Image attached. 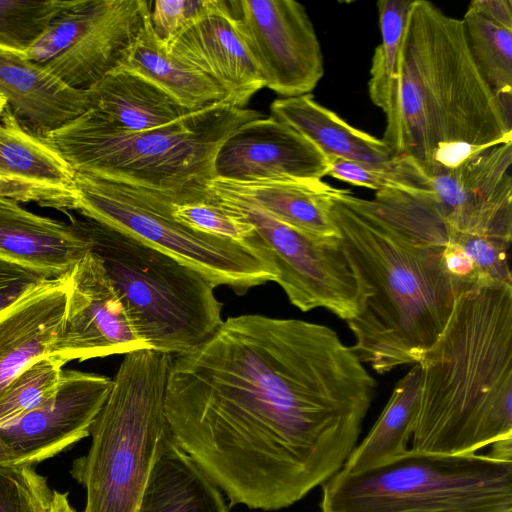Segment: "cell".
<instances>
[{
	"label": "cell",
	"instance_id": "25",
	"mask_svg": "<svg viewBox=\"0 0 512 512\" xmlns=\"http://www.w3.org/2000/svg\"><path fill=\"white\" fill-rule=\"evenodd\" d=\"M120 66L150 80L189 111L232 104L222 86L166 49L151 26L150 16Z\"/></svg>",
	"mask_w": 512,
	"mask_h": 512
},
{
	"label": "cell",
	"instance_id": "22",
	"mask_svg": "<svg viewBox=\"0 0 512 512\" xmlns=\"http://www.w3.org/2000/svg\"><path fill=\"white\" fill-rule=\"evenodd\" d=\"M137 512H229L220 488L178 445L161 438Z\"/></svg>",
	"mask_w": 512,
	"mask_h": 512
},
{
	"label": "cell",
	"instance_id": "3",
	"mask_svg": "<svg viewBox=\"0 0 512 512\" xmlns=\"http://www.w3.org/2000/svg\"><path fill=\"white\" fill-rule=\"evenodd\" d=\"M383 141L432 174L512 143V117L479 72L462 19L412 0Z\"/></svg>",
	"mask_w": 512,
	"mask_h": 512
},
{
	"label": "cell",
	"instance_id": "9",
	"mask_svg": "<svg viewBox=\"0 0 512 512\" xmlns=\"http://www.w3.org/2000/svg\"><path fill=\"white\" fill-rule=\"evenodd\" d=\"M512 143L492 146L460 165L422 173L411 189H383L369 199L394 226L446 244L457 231L512 240Z\"/></svg>",
	"mask_w": 512,
	"mask_h": 512
},
{
	"label": "cell",
	"instance_id": "33",
	"mask_svg": "<svg viewBox=\"0 0 512 512\" xmlns=\"http://www.w3.org/2000/svg\"><path fill=\"white\" fill-rule=\"evenodd\" d=\"M456 246L470 261L476 284H512L508 263L511 242L487 237L448 231L446 244Z\"/></svg>",
	"mask_w": 512,
	"mask_h": 512
},
{
	"label": "cell",
	"instance_id": "15",
	"mask_svg": "<svg viewBox=\"0 0 512 512\" xmlns=\"http://www.w3.org/2000/svg\"><path fill=\"white\" fill-rule=\"evenodd\" d=\"M112 384L102 374L63 369L51 397L0 428L14 463L35 466L90 436Z\"/></svg>",
	"mask_w": 512,
	"mask_h": 512
},
{
	"label": "cell",
	"instance_id": "14",
	"mask_svg": "<svg viewBox=\"0 0 512 512\" xmlns=\"http://www.w3.org/2000/svg\"><path fill=\"white\" fill-rule=\"evenodd\" d=\"M149 349L133 329L100 257L90 251L68 278L63 321L51 354L64 364Z\"/></svg>",
	"mask_w": 512,
	"mask_h": 512
},
{
	"label": "cell",
	"instance_id": "31",
	"mask_svg": "<svg viewBox=\"0 0 512 512\" xmlns=\"http://www.w3.org/2000/svg\"><path fill=\"white\" fill-rule=\"evenodd\" d=\"M64 365L53 356H45L21 371L0 395V428L51 397L57 389Z\"/></svg>",
	"mask_w": 512,
	"mask_h": 512
},
{
	"label": "cell",
	"instance_id": "23",
	"mask_svg": "<svg viewBox=\"0 0 512 512\" xmlns=\"http://www.w3.org/2000/svg\"><path fill=\"white\" fill-rule=\"evenodd\" d=\"M270 116L302 134L327 158L371 166L387 165L396 158L382 139L349 125L311 94L274 100Z\"/></svg>",
	"mask_w": 512,
	"mask_h": 512
},
{
	"label": "cell",
	"instance_id": "6",
	"mask_svg": "<svg viewBox=\"0 0 512 512\" xmlns=\"http://www.w3.org/2000/svg\"><path fill=\"white\" fill-rule=\"evenodd\" d=\"M171 355L127 353L91 430L88 452L70 473L85 490L82 512H137L158 444L170 430L165 393Z\"/></svg>",
	"mask_w": 512,
	"mask_h": 512
},
{
	"label": "cell",
	"instance_id": "10",
	"mask_svg": "<svg viewBox=\"0 0 512 512\" xmlns=\"http://www.w3.org/2000/svg\"><path fill=\"white\" fill-rule=\"evenodd\" d=\"M76 210L152 246L237 295L274 281L240 243L194 231L175 221L169 195L75 173Z\"/></svg>",
	"mask_w": 512,
	"mask_h": 512
},
{
	"label": "cell",
	"instance_id": "26",
	"mask_svg": "<svg viewBox=\"0 0 512 512\" xmlns=\"http://www.w3.org/2000/svg\"><path fill=\"white\" fill-rule=\"evenodd\" d=\"M420 394L421 371L419 364H414L397 382L374 426L355 447L342 469L361 471L405 453L414 431Z\"/></svg>",
	"mask_w": 512,
	"mask_h": 512
},
{
	"label": "cell",
	"instance_id": "37",
	"mask_svg": "<svg viewBox=\"0 0 512 512\" xmlns=\"http://www.w3.org/2000/svg\"><path fill=\"white\" fill-rule=\"evenodd\" d=\"M47 280L34 271L0 260V314Z\"/></svg>",
	"mask_w": 512,
	"mask_h": 512
},
{
	"label": "cell",
	"instance_id": "28",
	"mask_svg": "<svg viewBox=\"0 0 512 512\" xmlns=\"http://www.w3.org/2000/svg\"><path fill=\"white\" fill-rule=\"evenodd\" d=\"M462 22L479 72L512 117V29L487 19L470 5Z\"/></svg>",
	"mask_w": 512,
	"mask_h": 512
},
{
	"label": "cell",
	"instance_id": "2",
	"mask_svg": "<svg viewBox=\"0 0 512 512\" xmlns=\"http://www.w3.org/2000/svg\"><path fill=\"white\" fill-rule=\"evenodd\" d=\"M328 208L357 281V313L346 321L353 350L379 374L418 364L445 329L459 287L445 245L394 226L349 190L334 187Z\"/></svg>",
	"mask_w": 512,
	"mask_h": 512
},
{
	"label": "cell",
	"instance_id": "11",
	"mask_svg": "<svg viewBox=\"0 0 512 512\" xmlns=\"http://www.w3.org/2000/svg\"><path fill=\"white\" fill-rule=\"evenodd\" d=\"M214 198L252 225L253 233L243 246L273 275L294 306L303 312L321 307L345 321L356 315L357 281L340 236L308 235L250 204Z\"/></svg>",
	"mask_w": 512,
	"mask_h": 512
},
{
	"label": "cell",
	"instance_id": "7",
	"mask_svg": "<svg viewBox=\"0 0 512 512\" xmlns=\"http://www.w3.org/2000/svg\"><path fill=\"white\" fill-rule=\"evenodd\" d=\"M73 219L102 260L133 329L149 349L182 354L221 325L216 287L201 273L105 224Z\"/></svg>",
	"mask_w": 512,
	"mask_h": 512
},
{
	"label": "cell",
	"instance_id": "17",
	"mask_svg": "<svg viewBox=\"0 0 512 512\" xmlns=\"http://www.w3.org/2000/svg\"><path fill=\"white\" fill-rule=\"evenodd\" d=\"M165 47L222 86L234 106L247 108L252 96L264 87L225 0H210Z\"/></svg>",
	"mask_w": 512,
	"mask_h": 512
},
{
	"label": "cell",
	"instance_id": "34",
	"mask_svg": "<svg viewBox=\"0 0 512 512\" xmlns=\"http://www.w3.org/2000/svg\"><path fill=\"white\" fill-rule=\"evenodd\" d=\"M52 492L35 466L0 464V512H44Z\"/></svg>",
	"mask_w": 512,
	"mask_h": 512
},
{
	"label": "cell",
	"instance_id": "27",
	"mask_svg": "<svg viewBox=\"0 0 512 512\" xmlns=\"http://www.w3.org/2000/svg\"><path fill=\"white\" fill-rule=\"evenodd\" d=\"M0 176L75 191V172L6 106L0 117Z\"/></svg>",
	"mask_w": 512,
	"mask_h": 512
},
{
	"label": "cell",
	"instance_id": "40",
	"mask_svg": "<svg viewBox=\"0 0 512 512\" xmlns=\"http://www.w3.org/2000/svg\"><path fill=\"white\" fill-rule=\"evenodd\" d=\"M492 445L493 448L488 454L490 457L505 462H512V436L499 439L492 443Z\"/></svg>",
	"mask_w": 512,
	"mask_h": 512
},
{
	"label": "cell",
	"instance_id": "41",
	"mask_svg": "<svg viewBox=\"0 0 512 512\" xmlns=\"http://www.w3.org/2000/svg\"><path fill=\"white\" fill-rule=\"evenodd\" d=\"M2 463H14V455L0 438V464Z\"/></svg>",
	"mask_w": 512,
	"mask_h": 512
},
{
	"label": "cell",
	"instance_id": "39",
	"mask_svg": "<svg viewBox=\"0 0 512 512\" xmlns=\"http://www.w3.org/2000/svg\"><path fill=\"white\" fill-rule=\"evenodd\" d=\"M68 492L53 489L51 499L44 512H76L71 505Z\"/></svg>",
	"mask_w": 512,
	"mask_h": 512
},
{
	"label": "cell",
	"instance_id": "20",
	"mask_svg": "<svg viewBox=\"0 0 512 512\" xmlns=\"http://www.w3.org/2000/svg\"><path fill=\"white\" fill-rule=\"evenodd\" d=\"M67 295L68 278L47 280L0 314V395L26 367L50 356Z\"/></svg>",
	"mask_w": 512,
	"mask_h": 512
},
{
	"label": "cell",
	"instance_id": "38",
	"mask_svg": "<svg viewBox=\"0 0 512 512\" xmlns=\"http://www.w3.org/2000/svg\"><path fill=\"white\" fill-rule=\"evenodd\" d=\"M470 6L487 19L512 29L511 0H474Z\"/></svg>",
	"mask_w": 512,
	"mask_h": 512
},
{
	"label": "cell",
	"instance_id": "35",
	"mask_svg": "<svg viewBox=\"0 0 512 512\" xmlns=\"http://www.w3.org/2000/svg\"><path fill=\"white\" fill-rule=\"evenodd\" d=\"M328 175L338 180L373 189H400L405 183L403 161L400 156L383 166H371L357 162L328 158Z\"/></svg>",
	"mask_w": 512,
	"mask_h": 512
},
{
	"label": "cell",
	"instance_id": "16",
	"mask_svg": "<svg viewBox=\"0 0 512 512\" xmlns=\"http://www.w3.org/2000/svg\"><path fill=\"white\" fill-rule=\"evenodd\" d=\"M328 158L306 137L272 117L250 120L221 145L214 176L227 181L322 180Z\"/></svg>",
	"mask_w": 512,
	"mask_h": 512
},
{
	"label": "cell",
	"instance_id": "32",
	"mask_svg": "<svg viewBox=\"0 0 512 512\" xmlns=\"http://www.w3.org/2000/svg\"><path fill=\"white\" fill-rule=\"evenodd\" d=\"M169 212L178 223L194 231L243 243L252 235V225L234 208L209 194L208 198L176 201L169 195Z\"/></svg>",
	"mask_w": 512,
	"mask_h": 512
},
{
	"label": "cell",
	"instance_id": "12",
	"mask_svg": "<svg viewBox=\"0 0 512 512\" xmlns=\"http://www.w3.org/2000/svg\"><path fill=\"white\" fill-rule=\"evenodd\" d=\"M146 0H72L23 54L88 90L121 65L150 16Z\"/></svg>",
	"mask_w": 512,
	"mask_h": 512
},
{
	"label": "cell",
	"instance_id": "24",
	"mask_svg": "<svg viewBox=\"0 0 512 512\" xmlns=\"http://www.w3.org/2000/svg\"><path fill=\"white\" fill-rule=\"evenodd\" d=\"M88 92L92 108L119 130L153 129L193 112L150 80L123 66L110 71Z\"/></svg>",
	"mask_w": 512,
	"mask_h": 512
},
{
	"label": "cell",
	"instance_id": "4",
	"mask_svg": "<svg viewBox=\"0 0 512 512\" xmlns=\"http://www.w3.org/2000/svg\"><path fill=\"white\" fill-rule=\"evenodd\" d=\"M411 449L466 454L512 436V284L460 286L419 361Z\"/></svg>",
	"mask_w": 512,
	"mask_h": 512
},
{
	"label": "cell",
	"instance_id": "8",
	"mask_svg": "<svg viewBox=\"0 0 512 512\" xmlns=\"http://www.w3.org/2000/svg\"><path fill=\"white\" fill-rule=\"evenodd\" d=\"M322 487L321 512H512V462L475 453L408 449Z\"/></svg>",
	"mask_w": 512,
	"mask_h": 512
},
{
	"label": "cell",
	"instance_id": "29",
	"mask_svg": "<svg viewBox=\"0 0 512 512\" xmlns=\"http://www.w3.org/2000/svg\"><path fill=\"white\" fill-rule=\"evenodd\" d=\"M411 2L380 0L376 4L381 42L374 50L368 92L373 104L386 116L394 104L400 46Z\"/></svg>",
	"mask_w": 512,
	"mask_h": 512
},
{
	"label": "cell",
	"instance_id": "21",
	"mask_svg": "<svg viewBox=\"0 0 512 512\" xmlns=\"http://www.w3.org/2000/svg\"><path fill=\"white\" fill-rule=\"evenodd\" d=\"M333 186L322 180H265L234 182L214 178L206 190L261 209L278 221L308 235L338 237L328 208Z\"/></svg>",
	"mask_w": 512,
	"mask_h": 512
},
{
	"label": "cell",
	"instance_id": "42",
	"mask_svg": "<svg viewBox=\"0 0 512 512\" xmlns=\"http://www.w3.org/2000/svg\"><path fill=\"white\" fill-rule=\"evenodd\" d=\"M6 106H7L6 100L2 96H0V117H1L2 113L4 112Z\"/></svg>",
	"mask_w": 512,
	"mask_h": 512
},
{
	"label": "cell",
	"instance_id": "13",
	"mask_svg": "<svg viewBox=\"0 0 512 512\" xmlns=\"http://www.w3.org/2000/svg\"><path fill=\"white\" fill-rule=\"evenodd\" d=\"M227 2L264 87L282 98L310 94L324 75V60L306 8L294 0Z\"/></svg>",
	"mask_w": 512,
	"mask_h": 512
},
{
	"label": "cell",
	"instance_id": "18",
	"mask_svg": "<svg viewBox=\"0 0 512 512\" xmlns=\"http://www.w3.org/2000/svg\"><path fill=\"white\" fill-rule=\"evenodd\" d=\"M91 250L73 218L70 223L58 221L0 197V260L60 280L69 278Z\"/></svg>",
	"mask_w": 512,
	"mask_h": 512
},
{
	"label": "cell",
	"instance_id": "36",
	"mask_svg": "<svg viewBox=\"0 0 512 512\" xmlns=\"http://www.w3.org/2000/svg\"><path fill=\"white\" fill-rule=\"evenodd\" d=\"M210 0H156L150 8L151 26L165 45L209 4Z\"/></svg>",
	"mask_w": 512,
	"mask_h": 512
},
{
	"label": "cell",
	"instance_id": "5",
	"mask_svg": "<svg viewBox=\"0 0 512 512\" xmlns=\"http://www.w3.org/2000/svg\"><path fill=\"white\" fill-rule=\"evenodd\" d=\"M262 113L219 103L144 131L119 130L94 109L40 137L75 173L170 196L203 195L224 141Z\"/></svg>",
	"mask_w": 512,
	"mask_h": 512
},
{
	"label": "cell",
	"instance_id": "30",
	"mask_svg": "<svg viewBox=\"0 0 512 512\" xmlns=\"http://www.w3.org/2000/svg\"><path fill=\"white\" fill-rule=\"evenodd\" d=\"M72 0H0V51L23 55Z\"/></svg>",
	"mask_w": 512,
	"mask_h": 512
},
{
	"label": "cell",
	"instance_id": "19",
	"mask_svg": "<svg viewBox=\"0 0 512 512\" xmlns=\"http://www.w3.org/2000/svg\"><path fill=\"white\" fill-rule=\"evenodd\" d=\"M0 96L36 135L56 130L93 107L88 90L73 88L43 65L0 51Z\"/></svg>",
	"mask_w": 512,
	"mask_h": 512
},
{
	"label": "cell",
	"instance_id": "1",
	"mask_svg": "<svg viewBox=\"0 0 512 512\" xmlns=\"http://www.w3.org/2000/svg\"><path fill=\"white\" fill-rule=\"evenodd\" d=\"M375 388L332 328L244 314L171 356L165 413L231 505L276 511L342 469Z\"/></svg>",
	"mask_w": 512,
	"mask_h": 512
}]
</instances>
